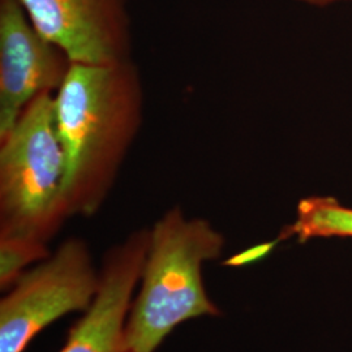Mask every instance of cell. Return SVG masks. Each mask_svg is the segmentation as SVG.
<instances>
[{
  "label": "cell",
  "mask_w": 352,
  "mask_h": 352,
  "mask_svg": "<svg viewBox=\"0 0 352 352\" xmlns=\"http://www.w3.org/2000/svg\"><path fill=\"white\" fill-rule=\"evenodd\" d=\"M65 155L64 199L69 218L98 213L110 196L145 111L144 81L132 60L74 63L55 93Z\"/></svg>",
  "instance_id": "6da1fadb"
},
{
  "label": "cell",
  "mask_w": 352,
  "mask_h": 352,
  "mask_svg": "<svg viewBox=\"0 0 352 352\" xmlns=\"http://www.w3.org/2000/svg\"><path fill=\"white\" fill-rule=\"evenodd\" d=\"M223 235L209 221L168 209L149 228L140 289L126 324L131 352H155L180 324L221 311L206 294L202 267L219 258Z\"/></svg>",
  "instance_id": "7a4b0ae2"
},
{
  "label": "cell",
  "mask_w": 352,
  "mask_h": 352,
  "mask_svg": "<svg viewBox=\"0 0 352 352\" xmlns=\"http://www.w3.org/2000/svg\"><path fill=\"white\" fill-rule=\"evenodd\" d=\"M55 94L38 96L0 139V235L49 243L71 219Z\"/></svg>",
  "instance_id": "3957f363"
},
{
  "label": "cell",
  "mask_w": 352,
  "mask_h": 352,
  "mask_svg": "<svg viewBox=\"0 0 352 352\" xmlns=\"http://www.w3.org/2000/svg\"><path fill=\"white\" fill-rule=\"evenodd\" d=\"M100 286L88 243L64 240L26 270L0 302V352H24L45 327L72 312H85Z\"/></svg>",
  "instance_id": "277c9868"
},
{
  "label": "cell",
  "mask_w": 352,
  "mask_h": 352,
  "mask_svg": "<svg viewBox=\"0 0 352 352\" xmlns=\"http://www.w3.org/2000/svg\"><path fill=\"white\" fill-rule=\"evenodd\" d=\"M72 60L43 37L17 0H0V139L43 93H56Z\"/></svg>",
  "instance_id": "5b68a950"
},
{
  "label": "cell",
  "mask_w": 352,
  "mask_h": 352,
  "mask_svg": "<svg viewBox=\"0 0 352 352\" xmlns=\"http://www.w3.org/2000/svg\"><path fill=\"white\" fill-rule=\"evenodd\" d=\"M38 32L72 63L132 60L133 33L128 0H17Z\"/></svg>",
  "instance_id": "8992f818"
},
{
  "label": "cell",
  "mask_w": 352,
  "mask_h": 352,
  "mask_svg": "<svg viewBox=\"0 0 352 352\" xmlns=\"http://www.w3.org/2000/svg\"><path fill=\"white\" fill-rule=\"evenodd\" d=\"M149 244V228H139L109 248L100 286L88 309L69 330L59 352H131L126 324Z\"/></svg>",
  "instance_id": "52a82bcc"
},
{
  "label": "cell",
  "mask_w": 352,
  "mask_h": 352,
  "mask_svg": "<svg viewBox=\"0 0 352 352\" xmlns=\"http://www.w3.org/2000/svg\"><path fill=\"white\" fill-rule=\"evenodd\" d=\"M296 236L300 241L325 236H352V209L331 197H308L299 202L296 221L279 240Z\"/></svg>",
  "instance_id": "ba28073f"
},
{
  "label": "cell",
  "mask_w": 352,
  "mask_h": 352,
  "mask_svg": "<svg viewBox=\"0 0 352 352\" xmlns=\"http://www.w3.org/2000/svg\"><path fill=\"white\" fill-rule=\"evenodd\" d=\"M49 243L42 240L0 235V289L8 291L30 265L47 258Z\"/></svg>",
  "instance_id": "9c48e42d"
},
{
  "label": "cell",
  "mask_w": 352,
  "mask_h": 352,
  "mask_svg": "<svg viewBox=\"0 0 352 352\" xmlns=\"http://www.w3.org/2000/svg\"><path fill=\"white\" fill-rule=\"evenodd\" d=\"M278 241L279 240L272 241V243H266V244H261V245H257V247H253V248L248 250V251L241 252V253L236 254V256L230 257L228 260L223 263V265H226V266H243V265L253 263L256 260H260V258H263L264 256H266L269 252L276 247Z\"/></svg>",
  "instance_id": "30bf717a"
},
{
  "label": "cell",
  "mask_w": 352,
  "mask_h": 352,
  "mask_svg": "<svg viewBox=\"0 0 352 352\" xmlns=\"http://www.w3.org/2000/svg\"><path fill=\"white\" fill-rule=\"evenodd\" d=\"M299 1H304V3H308V4H312V6H327L330 4L333 1H337V0H299Z\"/></svg>",
  "instance_id": "8fae6325"
}]
</instances>
